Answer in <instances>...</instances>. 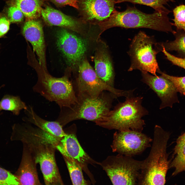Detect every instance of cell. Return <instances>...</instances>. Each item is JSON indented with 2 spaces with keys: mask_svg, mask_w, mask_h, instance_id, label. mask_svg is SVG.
<instances>
[{
  "mask_svg": "<svg viewBox=\"0 0 185 185\" xmlns=\"http://www.w3.org/2000/svg\"><path fill=\"white\" fill-rule=\"evenodd\" d=\"M174 154L175 156L169 165L174 169L173 175L185 171V132L177 139Z\"/></svg>",
  "mask_w": 185,
  "mask_h": 185,
  "instance_id": "obj_22",
  "label": "cell"
},
{
  "mask_svg": "<svg viewBox=\"0 0 185 185\" xmlns=\"http://www.w3.org/2000/svg\"><path fill=\"white\" fill-rule=\"evenodd\" d=\"M59 6L68 5L79 10V0H49Z\"/></svg>",
  "mask_w": 185,
  "mask_h": 185,
  "instance_id": "obj_33",
  "label": "cell"
},
{
  "mask_svg": "<svg viewBox=\"0 0 185 185\" xmlns=\"http://www.w3.org/2000/svg\"><path fill=\"white\" fill-rule=\"evenodd\" d=\"M77 83V97L95 98L104 91H108L117 97L124 96L127 98L133 96L134 90H121L104 82L86 59L83 60L79 65Z\"/></svg>",
  "mask_w": 185,
  "mask_h": 185,
  "instance_id": "obj_8",
  "label": "cell"
},
{
  "mask_svg": "<svg viewBox=\"0 0 185 185\" xmlns=\"http://www.w3.org/2000/svg\"><path fill=\"white\" fill-rule=\"evenodd\" d=\"M95 71L104 82L114 87V74L111 60L106 52L103 50L96 53L94 58Z\"/></svg>",
  "mask_w": 185,
  "mask_h": 185,
  "instance_id": "obj_20",
  "label": "cell"
},
{
  "mask_svg": "<svg viewBox=\"0 0 185 185\" xmlns=\"http://www.w3.org/2000/svg\"><path fill=\"white\" fill-rule=\"evenodd\" d=\"M25 143L29 147L36 163L40 165L45 184H64L56 163L55 147L49 143L40 141Z\"/></svg>",
  "mask_w": 185,
  "mask_h": 185,
  "instance_id": "obj_9",
  "label": "cell"
},
{
  "mask_svg": "<svg viewBox=\"0 0 185 185\" xmlns=\"http://www.w3.org/2000/svg\"><path fill=\"white\" fill-rule=\"evenodd\" d=\"M8 6H15L22 12L26 20L36 19L41 15L44 0H4Z\"/></svg>",
  "mask_w": 185,
  "mask_h": 185,
  "instance_id": "obj_21",
  "label": "cell"
},
{
  "mask_svg": "<svg viewBox=\"0 0 185 185\" xmlns=\"http://www.w3.org/2000/svg\"><path fill=\"white\" fill-rule=\"evenodd\" d=\"M25 116L23 118L24 122L30 123L47 133L57 137L62 138L67 133L63 129V126L55 121H50L40 117L35 113L31 105L27 106L24 110Z\"/></svg>",
  "mask_w": 185,
  "mask_h": 185,
  "instance_id": "obj_19",
  "label": "cell"
},
{
  "mask_svg": "<svg viewBox=\"0 0 185 185\" xmlns=\"http://www.w3.org/2000/svg\"><path fill=\"white\" fill-rule=\"evenodd\" d=\"M161 51L166 59L173 64L185 69V58L178 57L170 54L163 47H162Z\"/></svg>",
  "mask_w": 185,
  "mask_h": 185,
  "instance_id": "obj_31",
  "label": "cell"
},
{
  "mask_svg": "<svg viewBox=\"0 0 185 185\" xmlns=\"http://www.w3.org/2000/svg\"><path fill=\"white\" fill-rule=\"evenodd\" d=\"M56 36L58 49L68 64L74 66L80 62L86 52V41L63 28L57 31Z\"/></svg>",
  "mask_w": 185,
  "mask_h": 185,
  "instance_id": "obj_11",
  "label": "cell"
},
{
  "mask_svg": "<svg viewBox=\"0 0 185 185\" xmlns=\"http://www.w3.org/2000/svg\"><path fill=\"white\" fill-rule=\"evenodd\" d=\"M152 141L142 132L118 131L114 134L111 147L113 152L132 157L141 153L151 146Z\"/></svg>",
  "mask_w": 185,
  "mask_h": 185,
  "instance_id": "obj_10",
  "label": "cell"
},
{
  "mask_svg": "<svg viewBox=\"0 0 185 185\" xmlns=\"http://www.w3.org/2000/svg\"><path fill=\"white\" fill-rule=\"evenodd\" d=\"M141 72L142 81L149 86L161 99L160 109L166 107L172 108L174 104L179 103L178 92L171 81L161 75L155 76L147 72Z\"/></svg>",
  "mask_w": 185,
  "mask_h": 185,
  "instance_id": "obj_13",
  "label": "cell"
},
{
  "mask_svg": "<svg viewBox=\"0 0 185 185\" xmlns=\"http://www.w3.org/2000/svg\"><path fill=\"white\" fill-rule=\"evenodd\" d=\"M0 185H20L15 175L0 167Z\"/></svg>",
  "mask_w": 185,
  "mask_h": 185,
  "instance_id": "obj_29",
  "label": "cell"
},
{
  "mask_svg": "<svg viewBox=\"0 0 185 185\" xmlns=\"http://www.w3.org/2000/svg\"><path fill=\"white\" fill-rule=\"evenodd\" d=\"M158 73L171 81L175 86L177 92L185 96V76L178 77L170 76L162 72L160 70Z\"/></svg>",
  "mask_w": 185,
  "mask_h": 185,
  "instance_id": "obj_28",
  "label": "cell"
},
{
  "mask_svg": "<svg viewBox=\"0 0 185 185\" xmlns=\"http://www.w3.org/2000/svg\"><path fill=\"white\" fill-rule=\"evenodd\" d=\"M143 161L118 154L108 156L99 164L114 185H136Z\"/></svg>",
  "mask_w": 185,
  "mask_h": 185,
  "instance_id": "obj_7",
  "label": "cell"
},
{
  "mask_svg": "<svg viewBox=\"0 0 185 185\" xmlns=\"http://www.w3.org/2000/svg\"><path fill=\"white\" fill-rule=\"evenodd\" d=\"M117 0H79V9L87 21H102L110 15Z\"/></svg>",
  "mask_w": 185,
  "mask_h": 185,
  "instance_id": "obj_15",
  "label": "cell"
},
{
  "mask_svg": "<svg viewBox=\"0 0 185 185\" xmlns=\"http://www.w3.org/2000/svg\"><path fill=\"white\" fill-rule=\"evenodd\" d=\"M10 23L7 17L0 16V39L4 37L8 32Z\"/></svg>",
  "mask_w": 185,
  "mask_h": 185,
  "instance_id": "obj_32",
  "label": "cell"
},
{
  "mask_svg": "<svg viewBox=\"0 0 185 185\" xmlns=\"http://www.w3.org/2000/svg\"><path fill=\"white\" fill-rule=\"evenodd\" d=\"M166 51H176L185 54V33H180L173 41L161 44Z\"/></svg>",
  "mask_w": 185,
  "mask_h": 185,
  "instance_id": "obj_26",
  "label": "cell"
},
{
  "mask_svg": "<svg viewBox=\"0 0 185 185\" xmlns=\"http://www.w3.org/2000/svg\"><path fill=\"white\" fill-rule=\"evenodd\" d=\"M143 99L141 96L126 98L124 102L119 103L95 123L109 130L142 132L145 123L142 118L149 113L142 105Z\"/></svg>",
  "mask_w": 185,
  "mask_h": 185,
  "instance_id": "obj_4",
  "label": "cell"
},
{
  "mask_svg": "<svg viewBox=\"0 0 185 185\" xmlns=\"http://www.w3.org/2000/svg\"><path fill=\"white\" fill-rule=\"evenodd\" d=\"M23 143V149L21 161L15 175L20 185H41L35 158L27 145Z\"/></svg>",
  "mask_w": 185,
  "mask_h": 185,
  "instance_id": "obj_16",
  "label": "cell"
},
{
  "mask_svg": "<svg viewBox=\"0 0 185 185\" xmlns=\"http://www.w3.org/2000/svg\"><path fill=\"white\" fill-rule=\"evenodd\" d=\"M32 55L29 58L30 64L36 71L38 81L33 91L51 102H54L60 108H70L78 102L72 83L68 76L54 77L44 70Z\"/></svg>",
  "mask_w": 185,
  "mask_h": 185,
  "instance_id": "obj_3",
  "label": "cell"
},
{
  "mask_svg": "<svg viewBox=\"0 0 185 185\" xmlns=\"http://www.w3.org/2000/svg\"><path fill=\"white\" fill-rule=\"evenodd\" d=\"M170 136L160 126H155L151 149L147 157L143 161L138 184H165L170 165L166 152Z\"/></svg>",
  "mask_w": 185,
  "mask_h": 185,
  "instance_id": "obj_1",
  "label": "cell"
},
{
  "mask_svg": "<svg viewBox=\"0 0 185 185\" xmlns=\"http://www.w3.org/2000/svg\"><path fill=\"white\" fill-rule=\"evenodd\" d=\"M174 18L173 24L178 30L185 31V5L176 6L173 10Z\"/></svg>",
  "mask_w": 185,
  "mask_h": 185,
  "instance_id": "obj_27",
  "label": "cell"
},
{
  "mask_svg": "<svg viewBox=\"0 0 185 185\" xmlns=\"http://www.w3.org/2000/svg\"><path fill=\"white\" fill-rule=\"evenodd\" d=\"M55 148L63 156L72 160L79 164L92 182L95 183L94 179L88 169V165L90 164L99 165V162L92 159L84 151L75 134L67 133L66 135L61 138Z\"/></svg>",
  "mask_w": 185,
  "mask_h": 185,
  "instance_id": "obj_12",
  "label": "cell"
},
{
  "mask_svg": "<svg viewBox=\"0 0 185 185\" xmlns=\"http://www.w3.org/2000/svg\"><path fill=\"white\" fill-rule=\"evenodd\" d=\"M173 1V0H117V3L127 2L134 4L145 5L152 7L156 12L168 14L171 11L164 5L169 2Z\"/></svg>",
  "mask_w": 185,
  "mask_h": 185,
  "instance_id": "obj_25",
  "label": "cell"
},
{
  "mask_svg": "<svg viewBox=\"0 0 185 185\" xmlns=\"http://www.w3.org/2000/svg\"><path fill=\"white\" fill-rule=\"evenodd\" d=\"M27 105L17 96L5 95L0 101V111L8 110L14 115H18L22 110L26 109Z\"/></svg>",
  "mask_w": 185,
  "mask_h": 185,
  "instance_id": "obj_23",
  "label": "cell"
},
{
  "mask_svg": "<svg viewBox=\"0 0 185 185\" xmlns=\"http://www.w3.org/2000/svg\"><path fill=\"white\" fill-rule=\"evenodd\" d=\"M41 15L46 23L50 26H55L62 28L79 32L81 22L60 11L47 6L42 8Z\"/></svg>",
  "mask_w": 185,
  "mask_h": 185,
  "instance_id": "obj_18",
  "label": "cell"
},
{
  "mask_svg": "<svg viewBox=\"0 0 185 185\" xmlns=\"http://www.w3.org/2000/svg\"><path fill=\"white\" fill-rule=\"evenodd\" d=\"M7 17L11 23H17L23 20L24 15L17 7L13 6H9L7 10Z\"/></svg>",
  "mask_w": 185,
  "mask_h": 185,
  "instance_id": "obj_30",
  "label": "cell"
},
{
  "mask_svg": "<svg viewBox=\"0 0 185 185\" xmlns=\"http://www.w3.org/2000/svg\"><path fill=\"white\" fill-rule=\"evenodd\" d=\"M36 19L26 20L22 27V33L25 39L31 44L38 57L40 64L47 71L42 26L41 22Z\"/></svg>",
  "mask_w": 185,
  "mask_h": 185,
  "instance_id": "obj_14",
  "label": "cell"
},
{
  "mask_svg": "<svg viewBox=\"0 0 185 185\" xmlns=\"http://www.w3.org/2000/svg\"><path fill=\"white\" fill-rule=\"evenodd\" d=\"M68 169L73 185H87L88 183L84 179L82 169L74 161L63 156Z\"/></svg>",
  "mask_w": 185,
  "mask_h": 185,
  "instance_id": "obj_24",
  "label": "cell"
},
{
  "mask_svg": "<svg viewBox=\"0 0 185 185\" xmlns=\"http://www.w3.org/2000/svg\"><path fill=\"white\" fill-rule=\"evenodd\" d=\"M156 44L154 37L140 31L130 46L128 53L131 62L128 71L138 70L157 76L160 70L156 59L159 51L154 47Z\"/></svg>",
  "mask_w": 185,
  "mask_h": 185,
  "instance_id": "obj_6",
  "label": "cell"
},
{
  "mask_svg": "<svg viewBox=\"0 0 185 185\" xmlns=\"http://www.w3.org/2000/svg\"><path fill=\"white\" fill-rule=\"evenodd\" d=\"M2 87V86H1V87H0V89L1 88V87Z\"/></svg>",
  "mask_w": 185,
  "mask_h": 185,
  "instance_id": "obj_34",
  "label": "cell"
},
{
  "mask_svg": "<svg viewBox=\"0 0 185 185\" xmlns=\"http://www.w3.org/2000/svg\"><path fill=\"white\" fill-rule=\"evenodd\" d=\"M168 14L155 11L151 14L144 13L135 7L128 6L119 12L114 9L110 16L98 24L103 31L109 28L119 27L125 28H146L158 31L171 32L174 34Z\"/></svg>",
  "mask_w": 185,
  "mask_h": 185,
  "instance_id": "obj_2",
  "label": "cell"
},
{
  "mask_svg": "<svg viewBox=\"0 0 185 185\" xmlns=\"http://www.w3.org/2000/svg\"><path fill=\"white\" fill-rule=\"evenodd\" d=\"M78 102L70 108L62 107L55 120L63 127L79 119L95 122L110 110L113 99L117 97L109 92H102L95 98L77 97Z\"/></svg>",
  "mask_w": 185,
  "mask_h": 185,
  "instance_id": "obj_5",
  "label": "cell"
},
{
  "mask_svg": "<svg viewBox=\"0 0 185 185\" xmlns=\"http://www.w3.org/2000/svg\"><path fill=\"white\" fill-rule=\"evenodd\" d=\"M24 122L15 124L14 126L17 137L23 142L36 141H45L55 147L61 138L53 136L34 125Z\"/></svg>",
  "mask_w": 185,
  "mask_h": 185,
  "instance_id": "obj_17",
  "label": "cell"
}]
</instances>
